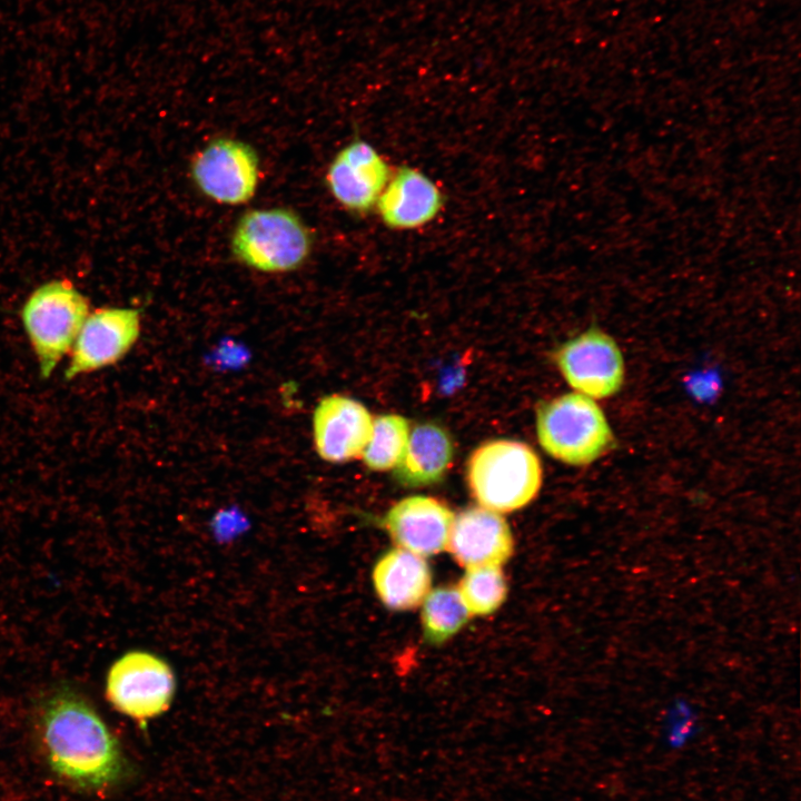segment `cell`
Returning a JSON list of instances; mask_svg holds the SVG:
<instances>
[{"instance_id":"cell-5","label":"cell","mask_w":801,"mask_h":801,"mask_svg":"<svg viewBox=\"0 0 801 801\" xmlns=\"http://www.w3.org/2000/svg\"><path fill=\"white\" fill-rule=\"evenodd\" d=\"M89 306L88 298L63 278L41 284L26 299L20 317L42 379L72 348Z\"/></svg>"},{"instance_id":"cell-18","label":"cell","mask_w":801,"mask_h":801,"mask_svg":"<svg viewBox=\"0 0 801 801\" xmlns=\"http://www.w3.org/2000/svg\"><path fill=\"white\" fill-rule=\"evenodd\" d=\"M468 616L457 589L438 587L429 592L423 601L424 635L431 643H443L466 624Z\"/></svg>"},{"instance_id":"cell-8","label":"cell","mask_w":801,"mask_h":801,"mask_svg":"<svg viewBox=\"0 0 801 801\" xmlns=\"http://www.w3.org/2000/svg\"><path fill=\"white\" fill-rule=\"evenodd\" d=\"M140 332L139 308L108 306L89 313L72 345L65 379L117 364L137 343Z\"/></svg>"},{"instance_id":"cell-12","label":"cell","mask_w":801,"mask_h":801,"mask_svg":"<svg viewBox=\"0 0 801 801\" xmlns=\"http://www.w3.org/2000/svg\"><path fill=\"white\" fill-rule=\"evenodd\" d=\"M454 517L444 502L413 495L393 505L383 525L399 548L427 557L446 548Z\"/></svg>"},{"instance_id":"cell-20","label":"cell","mask_w":801,"mask_h":801,"mask_svg":"<svg viewBox=\"0 0 801 801\" xmlns=\"http://www.w3.org/2000/svg\"><path fill=\"white\" fill-rule=\"evenodd\" d=\"M239 524H241V518L238 514H235L234 511H224L217 515L215 520L216 530L222 534L227 533L228 535L234 533L235 530H239Z\"/></svg>"},{"instance_id":"cell-9","label":"cell","mask_w":801,"mask_h":801,"mask_svg":"<svg viewBox=\"0 0 801 801\" xmlns=\"http://www.w3.org/2000/svg\"><path fill=\"white\" fill-rule=\"evenodd\" d=\"M555 363L574 390L593 399L615 395L624 383L621 349L599 328H591L564 343L555 353Z\"/></svg>"},{"instance_id":"cell-19","label":"cell","mask_w":801,"mask_h":801,"mask_svg":"<svg viewBox=\"0 0 801 801\" xmlns=\"http://www.w3.org/2000/svg\"><path fill=\"white\" fill-rule=\"evenodd\" d=\"M457 591L469 615H488L505 601L507 586L501 566H481L467 568Z\"/></svg>"},{"instance_id":"cell-1","label":"cell","mask_w":801,"mask_h":801,"mask_svg":"<svg viewBox=\"0 0 801 801\" xmlns=\"http://www.w3.org/2000/svg\"><path fill=\"white\" fill-rule=\"evenodd\" d=\"M39 734L51 770L72 784L101 789L127 773L116 736L95 708L68 686L41 702Z\"/></svg>"},{"instance_id":"cell-15","label":"cell","mask_w":801,"mask_h":801,"mask_svg":"<svg viewBox=\"0 0 801 801\" xmlns=\"http://www.w3.org/2000/svg\"><path fill=\"white\" fill-rule=\"evenodd\" d=\"M373 583L385 606L406 611L423 603L431 590L432 573L424 557L398 547L377 561Z\"/></svg>"},{"instance_id":"cell-16","label":"cell","mask_w":801,"mask_h":801,"mask_svg":"<svg viewBox=\"0 0 801 801\" xmlns=\"http://www.w3.org/2000/svg\"><path fill=\"white\" fill-rule=\"evenodd\" d=\"M454 444L449 433L436 423L416 425L394 476L405 486H425L442 481L452 465Z\"/></svg>"},{"instance_id":"cell-10","label":"cell","mask_w":801,"mask_h":801,"mask_svg":"<svg viewBox=\"0 0 801 801\" xmlns=\"http://www.w3.org/2000/svg\"><path fill=\"white\" fill-rule=\"evenodd\" d=\"M392 171L379 151L369 142L355 138L332 159L325 182L343 208L365 215L375 209Z\"/></svg>"},{"instance_id":"cell-3","label":"cell","mask_w":801,"mask_h":801,"mask_svg":"<svg viewBox=\"0 0 801 801\" xmlns=\"http://www.w3.org/2000/svg\"><path fill=\"white\" fill-rule=\"evenodd\" d=\"M313 244L309 227L287 207L245 211L230 238L235 259L250 269L268 274L298 269L309 258Z\"/></svg>"},{"instance_id":"cell-2","label":"cell","mask_w":801,"mask_h":801,"mask_svg":"<svg viewBox=\"0 0 801 801\" xmlns=\"http://www.w3.org/2000/svg\"><path fill=\"white\" fill-rule=\"evenodd\" d=\"M536 453L513 439H492L473 451L466 465L471 494L479 506L508 513L530 504L542 486Z\"/></svg>"},{"instance_id":"cell-11","label":"cell","mask_w":801,"mask_h":801,"mask_svg":"<svg viewBox=\"0 0 801 801\" xmlns=\"http://www.w3.org/2000/svg\"><path fill=\"white\" fill-rule=\"evenodd\" d=\"M373 421L369 411L352 397L342 394L322 397L312 416L316 453L323 461L335 464L362 457Z\"/></svg>"},{"instance_id":"cell-4","label":"cell","mask_w":801,"mask_h":801,"mask_svg":"<svg viewBox=\"0 0 801 801\" xmlns=\"http://www.w3.org/2000/svg\"><path fill=\"white\" fill-rule=\"evenodd\" d=\"M536 433L548 455L573 466L597 461L615 444L601 407L577 392L542 403L536 411Z\"/></svg>"},{"instance_id":"cell-6","label":"cell","mask_w":801,"mask_h":801,"mask_svg":"<svg viewBox=\"0 0 801 801\" xmlns=\"http://www.w3.org/2000/svg\"><path fill=\"white\" fill-rule=\"evenodd\" d=\"M175 691L176 678L170 665L145 651L123 654L107 674L108 702L144 726L169 709Z\"/></svg>"},{"instance_id":"cell-13","label":"cell","mask_w":801,"mask_h":801,"mask_svg":"<svg viewBox=\"0 0 801 801\" xmlns=\"http://www.w3.org/2000/svg\"><path fill=\"white\" fill-rule=\"evenodd\" d=\"M446 548L466 570L501 566L511 557L514 541L504 517L479 506L454 517Z\"/></svg>"},{"instance_id":"cell-17","label":"cell","mask_w":801,"mask_h":801,"mask_svg":"<svg viewBox=\"0 0 801 801\" xmlns=\"http://www.w3.org/2000/svg\"><path fill=\"white\" fill-rule=\"evenodd\" d=\"M408 421L397 414L378 415L373 421L369 442L362 455L365 465L375 472L395 468L408 442Z\"/></svg>"},{"instance_id":"cell-7","label":"cell","mask_w":801,"mask_h":801,"mask_svg":"<svg viewBox=\"0 0 801 801\" xmlns=\"http://www.w3.org/2000/svg\"><path fill=\"white\" fill-rule=\"evenodd\" d=\"M189 172L204 196L217 204L237 206L254 197L260 180V160L251 145L217 137L195 154Z\"/></svg>"},{"instance_id":"cell-14","label":"cell","mask_w":801,"mask_h":801,"mask_svg":"<svg viewBox=\"0 0 801 801\" xmlns=\"http://www.w3.org/2000/svg\"><path fill=\"white\" fill-rule=\"evenodd\" d=\"M443 205V192L432 178L419 169L402 166L392 171L375 209L386 227L413 230L433 221Z\"/></svg>"}]
</instances>
